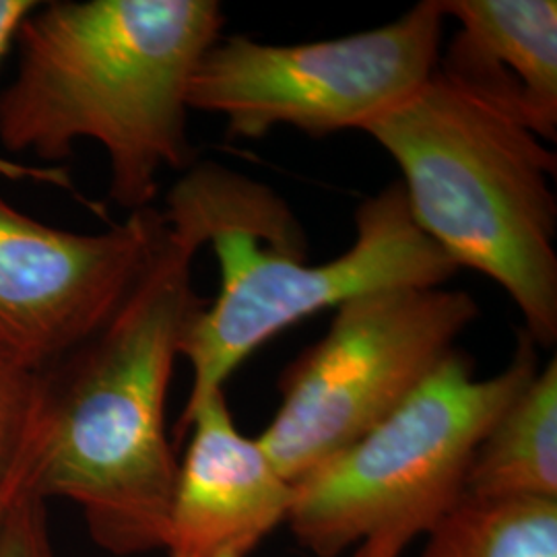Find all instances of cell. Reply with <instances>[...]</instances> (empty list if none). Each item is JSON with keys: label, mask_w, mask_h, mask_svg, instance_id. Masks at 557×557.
<instances>
[{"label": "cell", "mask_w": 557, "mask_h": 557, "mask_svg": "<svg viewBox=\"0 0 557 557\" xmlns=\"http://www.w3.org/2000/svg\"><path fill=\"white\" fill-rule=\"evenodd\" d=\"M199 248L165 234L128 296L46 386L21 467L32 498L69 499L112 556L163 547L178 458L165 405L180 343L207 299L193 285Z\"/></svg>", "instance_id": "obj_1"}, {"label": "cell", "mask_w": 557, "mask_h": 557, "mask_svg": "<svg viewBox=\"0 0 557 557\" xmlns=\"http://www.w3.org/2000/svg\"><path fill=\"white\" fill-rule=\"evenodd\" d=\"M218 0H59L21 23L20 69L0 94V143L46 161L100 143L110 199L153 207L163 170L195 163L186 91L221 38Z\"/></svg>", "instance_id": "obj_2"}, {"label": "cell", "mask_w": 557, "mask_h": 557, "mask_svg": "<svg viewBox=\"0 0 557 557\" xmlns=\"http://www.w3.org/2000/svg\"><path fill=\"white\" fill-rule=\"evenodd\" d=\"M161 213L182 238L211 246L221 269L218 298L180 343L193 384L178 425L285 329L384 287L446 285L458 271L419 230L400 182L359 205L354 246L320 264L308 262L299 221L269 186L211 161L182 174Z\"/></svg>", "instance_id": "obj_3"}, {"label": "cell", "mask_w": 557, "mask_h": 557, "mask_svg": "<svg viewBox=\"0 0 557 557\" xmlns=\"http://www.w3.org/2000/svg\"><path fill=\"white\" fill-rule=\"evenodd\" d=\"M395 160L419 230L496 281L537 347L557 341L556 153L438 71L363 128Z\"/></svg>", "instance_id": "obj_4"}, {"label": "cell", "mask_w": 557, "mask_h": 557, "mask_svg": "<svg viewBox=\"0 0 557 557\" xmlns=\"http://www.w3.org/2000/svg\"><path fill=\"white\" fill-rule=\"evenodd\" d=\"M537 370L522 329L510 363L490 379L453 349L388 418L294 483V537L317 557L370 541L405 552L425 537L462 499L481 440Z\"/></svg>", "instance_id": "obj_5"}, {"label": "cell", "mask_w": 557, "mask_h": 557, "mask_svg": "<svg viewBox=\"0 0 557 557\" xmlns=\"http://www.w3.org/2000/svg\"><path fill=\"white\" fill-rule=\"evenodd\" d=\"M479 317L446 285L384 287L341 304L326 335L283 370L259 444L296 483L411 397Z\"/></svg>", "instance_id": "obj_6"}, {"label": "cell", "mask_w": 557, "mask_h": 557, "mask_svg": "<svg viewBox=\"0 0 557 557\" xmlns=\"http://www.w3.org/2000/svg\"><path fill=\"white\" fill-rule=\"evenodd\" d=\"M444 23L440 0H423L386 25L333 40L220 38L190 77L188 110L223 116L239 139L278 126L314 139L363 133L434 75Z\"/></svg>", "instance_id": "obj_7"}, {"label": "cell", "mask_w": 557, "mask_h": 557, "mask_svg": "<svg viewBox=\"0 0 557 557\" xmlns=\"http://www.w3.org/2000/svg\"><path fill=\"white\" fill-rule=\"evenodd\" d=\"M163 234L156 207L77 234L21 213L0 195V338L48 372L112 319Z\"/></svg>", "instance_id": "obj_8"}, {"label": "cell", "mask_w": 557, "mask_h": 557, "mask_svg": "<svg viewBox=\"0 0 557 557\" xmlns=\"http://www.w3.org/2000/svg\"><path fill=\"white\" fill-rule=\"evenodd\" d=\"M190 434L165 524L168 557H246L287 522L294 483L234 423L225 391L178 425Z\"/></svg>", "instance_id": "obj_9"}, {"label": "cell", "mask_w": 557, "mask_h": 557, "mask_svg": "<svg viewBox=\"0 0 557 557\" xmlns=\"http://www.w3.org/2000/svg\"><path fill=\"white\" fill-rule=\"evenodd\" d=\"M440 7L458 27L436 71L543 143H556V0H440Z\"/></svg>", "instance_id": "obj_10"}, {"label": "cell", "mask_w": 557, "mask_h": 557, "mask_svg": "<svg viewBox=\"0 0 557 557\" xmlns=\"http://www.w3.org/2000/svg\"><path fill=\"white\" fill-rule=\"evenodd\" d=\"M462 498L557 499L556 358L524 384L481 440Z\"/></svg>", "instance_id": "obj_11"}, {"label": "cell", "mask_w": 557, "mask_h": 557, "mask_svg": "<svg viewBox=\"0 0 557 557\" xmlns=\"http://www.w3.org/2000/svg\"><path fill=\"white\" fill-rule=\"evenodd\" d=\"M419 557H557V499L462 498L425 535Z\"/></svg>", "instance_id": "obj_12"}, {"label": "cell", "mask_w": 557, "mask_h": 557, "mask_svg": "<svg viewBox=\"0 0 557 557\" xmlns=\"http://www.w3.org/2000/svg\"><path fill=\"white\" fill-rule=\"evenodd\" d=\"M46 372L0 338V478L20 475L40 411Z\"/></svg>", "instance_id": "obj_13"}, {"label": "cell", "mask_w": 557, "mask_h": 557, "mask_svg": "<svg viewBox=\"0 0 557 557\" xmlns=\"http://www.w3.org/2000/svg\"><path fill=\"white\" fill-rule=\"evenodd\" d=\"M0 557H54L41 499L23 494L0 527Z\"/></svg>", "instance_id": "obj_14"}, {"label": "cell", "mask_w": 557, "mask_h": 557, "mask_svg": "<svg viewBox=\"0 0 557 557\" xmlns=\"http://www.w3.org/2000/svg\"><path fill=\"white\" fill-rule=\"evenodd\" d=\"M40 2L32 0H0V59L4 57L11 41L17 40L21 23L27 20L34 9ZM0 174H13V176H34V178H46L52 184H66V176L60 174V170H32L25 165H17L11 161H0Z\"/></svg>", "instance_id": "obj_15"}, {"label": "cell", "mask_w": 557, "mask_h": 557, "mask_svg": "<svg viewBox=\"0 0 557 557\" xmlns=\"http://www.w3.org/2000/svg\"><path fill=\"white\" fill-rule=\"evenodd\" d=\"M25 492H23V481H21L20 475L0 478V527H2V520L7 517V512L11 510V506Z\"/></svg>", "instance_id": "obj_16"}, {"label": "cell", "mask_w": 557, "mask_h": 557, "mask_svg": "<svg viewBox=\"0 0 557 557\" xmlns=\"http://www.w3.org/2000/svg\"><path fill=\"white\" fill-rule=\"evenodd\" d=\"M403 552H398L397 547L388 545V543H380V541H370L359 545L358 549H354L349 556L345 557H400Z\"/></svg>", "instance_id": "obj_17"}]
</instances>
